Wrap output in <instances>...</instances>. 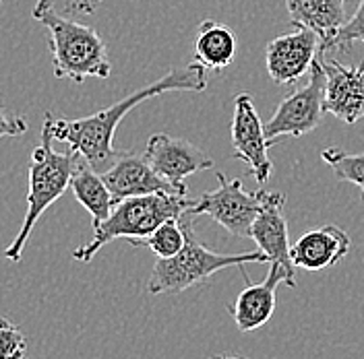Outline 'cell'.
Wrapping results in <instances>:
<instances>
[{
	"label": "cell",
	"mask_w": 364,
	"mask_h": 359,
	"mask_svg": "<svg viewBox=\"0 0 364 359\" xmlns=\"http://www.w3.org/2000/svg\"><path fill=\"white\" fill-rule=\"evenodd\" d=\"M207 70L209 68H205L199 62L172 68L156 83L136 89L135 93L122 97L120 101H116L106 110H100V112L85 116V118H77V120H67V118L54 116L52 112H46L44 124L50 128L54 140L67 143L68 147L85 159L91 167H95L97 172H106L120 155V151L114 147V135H116V128L122 122V118L139 104H143L145 99L158 97L168 91L201 93L209 85Z\"/></svg>",
	"instance_id": "1"
},
{
	"label": "cell",
	"mask_w": 364,
	"mask_h": 359,
	"mask_svg": "<svg viewBox=\"0 0 364 359\" xmlns=\"http://www.w3.org/2000/svg\"><path fill=\"white\" fill-rule=\"evenodd\" d=\"M31 17L48 29V45L56 79L83 83L90 77H110L112 62L108 58V48L93 27L60 15L52 0H38Z\"/></svg>",
	"instance_id": "2"
},
{
	"label": "cell",
	"mask_w": 364,
	"mask_h": 359,
	"mask_svg": "<svg viewBox=\"0 0 364 359\" xmlns=\"http://www.w3.org/2000/svg\"><path fill=\"white\" fill-rule=\"evenodd\" d=\"M193 202L195 201L186 199V194L174 192H154L122 199L114 204L106 221L93 227V238L85 246L77 248L73 252V258L79 263H91L93 256L114 240L124 238L131 242L147 238L161 223L188 213Z\"/></svg>",
	"instance_id": "3"
},
{
	"label": "cell",
	"mask_w": 364,
	"mask_h": 359,
	"mask_svg": "<svg viewBox=\"0 0 364 359\" xmlns=\"http://www.w3.org/2000/svg\"><path fill=\"white\" fill-rule=\"evenodd\" d=\"M52 133L48 126H42V143L33 149L29 159V186H27V211L23 217L21 229L17 231L13 244L4 250V258L11 263L21 260L23 248L27 244L31 231L50 204L58 201L68 188L70 178L81 155L68 149L67 153H58L52 147Z\"/></svg>",
	"instance_id": "4"
},
{
	"label": "cell",
	"mask_w": 364,
	"mask_h": 359,
	"mask_svg": "<svg viewBox=\"0 0 364 359\" xmlns=\"http://www.w3.org/2000/svg\"><path fill=\"white\" fill-rule=\"evenodd\" d=\"M182 227L186 233V244L181 252L172 258H158L154 272L147 281V293H181L193 285L207 281L218 270H226L230 267H245V265H263L269 263L267 254L261 250L242 252V254H218L197 240L193 215H182Z\"/></svg>",
	"instance_id": "5"
},
{
	"label": "cell",
	"mask_w": 364,
	"mask_h": 359,
	"mask_svg": "<svg viewBox=\"0 0 364 359\" xmlns=\"http://www.w3.org/2000/svg\"><path fill=\"white\" fill-rule=\"evenodd\" d=\"M220 186L205 192L201 199L193 202L188 215H209L234 238H250V227L261 213L269 192L259 188L255 192L245 190L240 180H228L224 172H215Z\"/></svg>",
	"instance_id": "6"
},
{
	"label": "cell",
	"mask_w": 364,
	"mask_h": 359,
	"mask_svg": "<svg viewBox=\"0 0 364 359\" xmlns=\"http://www.w3.org/2000/svg\"><path fill=\"white\" fill-rule=\"evenodd\" d=\"M325 87H327V74L317 58L311 68L309 83L302 89H296L292 95H288L277 106L269 122H265L267 138L275 143L282 136L300 138L313 133L325 112Z\"/></svg>",
	"instance_id": "7"
},
{
	"label": "cell",
	"mask_w": 364,
	"mask_h": 359,
	"mask_svg": "<svg viewBox=\"0 0 364 359\" xmlns=\"http://www.w3.org/2000/svg\"><path fill=\"white\" fill-rule=\"evenodd\" d=\"M272 140L265 133V122L255 110L249 93L234 97V120H232V151L234 158L247 163L249 174L257 184H265L272 178L273 163L269 158Z\"/></svg>",
	"instance_id": "8"
},
{
	"label": "cell",
	"mask_w": 364,
	"mask_h": 359,
	"mask_svg": "<svg viewBox=\"0 0 364 359\" xmlns=\"http://www.w3.org/2000/svg\"><path fill=\"white\" fill-rule=\"evenodd\" d=\"M240 270L247 279V287L236 295V299L230 304L228 310L240 333H252L272 320L275 306H277L275 302L277 287L282 283H286L288 287H296V270L294 267H284L279 263H272V270L261 283H250L245 267H240Z\"/></svg>",
	"instance_id": "9"
},
{
	"label": "cell",
	"mask_w": 364,
	"mask_h": 359,
	"mask_svg": "<svg viewBox=\"0 0 364 359\" xmlns=\"http://www.w3.org/2000/svg\"><path fill=\"white\" fill-rule=\"evenodd\" d=\"M321 54V40L309 27H296L292 33L277 35L267 44V72L275 85H294L315 65Z\"/></svg>",
	"instance_id": "10"
},
{
	"label": "cell",
	"mask_w": 364,
	"mask_h": 359,
	"mask_svg": "<svg viewBox=\"0 0 364 359\" xmlns=\"http://www.w3.org/2000/svg\"><path fill=\"white\" fill-rule=\"evenodd\" d=\"M145 158L158 176L168 180L184 194H186L184 180L197 172L213 170V159L197 145H193L186 138H176L161 133L149 136L145 147Z\"/></svg>",
	"instance_id": "11"
},
{
	"label": "cell",
	"mask_w": 364,
	"mask_h": 359,
	"mask_svg": "<svg viewBox=\"0 0 364 359\" xmlns=\"http://www.w3.org/2000/svg\"><path fill=\"white\" fill-rule=\"evenodd\" d=\"M318 60L327 74L325 112L333 114L346 124H356L364 118V62L358 67H346L340 60L327 58L325 52Z\"/></svg>",
	"instance_id": "12"
},
{
	"label": "cell",
	"mask_w": 364,
	"mask_h": 359,
	"mask_svg": "<svg viewBox=\"0 0 364 359\" xmlns=\"http://www.w3.org/2000/svg\"><path fill=\"white\" fill-rule=\"evenodd\" d=\"M102 176H104V182L108 184L116 202L129 199V197L154 194V192L184 194L168 180L156 174V170L149 165L145 153L139 155L135 151H120V155Z\"/></svg>",
	"instance_id": "13"
},
{
	"label": "cell",
	"mask_w": 364,
	"mask_h": 359,
	"mask_svg": "<svg viewBox=\"0 0 364 359\" xmlns=\"http://www.w3.org/2000/svg\"><path fill=\"white\" fill-rule=\"evenodd\" d=\"M352 242L338 225H323L302 233L290 250L296 269L325 270L338 265L350 252Z\"/></svg>",
	"instance_id": "14"
},
{
	"label": "cell",
	"mask_w": 364,
	"mask_h": 359,
	"mask_svg": "<svg viewBox=\"0 0 364 359\" xmlns=\"http://www.w3.org/2000/svg\"><path fill=\"white\" fill-rule=\"evenodd\" d=\"M286 199L282 192H269L261 213L257 215L250 227V238L257 248L267 254L269 263H279L284 267H294L290 256V240H288V221L282 213ZM296 269V267H294Z\"/></svg>",
	"instance_id": "15"
},
{
	"label": "cell",
	"mask_w": 364,
	"mask_h": 359,
	"mask_svg": "<svg viewBox=\"0 0 364 359\" xmlns=\"http://www.w3.org/2000/svg\"><path fill=\"white\" fill-rule=\"evenodd\" d=\"M348 0H286L290 23L294 27H309L321 40V52H329V45L346 23Z\"/></svg>",
	"instance_id": "16"
},
{
	"label": "cell",
	"mask_w": 364,
	"mask_h": 359,
	"mask_svg": "<svg viewBox=\"0 0 364 359\" xmlns=\"http://www.w3.org/2000/svg\"><path fill=\"white\" fill-rule=\"evenodd\" d=\"M70 190H73L75 199L81 202L83 209L91 215L93 227L106 221L108 215L112 213L116 201H114L108 184L104 182V176L95 167H91L83 158L79 159L75 174L70 178Z\"/></svg>",
	"instance_id": "17"
},
{
	"label": "cell",
	"mask_w": 364,
	"mask_h": 359,
	"mask_svg": "<svg viewBox=\"0 0 364 359\" xmlns=\"http://www.w3.org/2000/svg\"><path fill=\"white\" fill-rule=\"evenodd\" d=\"M236 35L218 21L199 23L195 33V62L209 70H224L236 56Z\"/></svg>",
	"instance_id": "18"
},
{
	"label": "cell",
	"mask_w": 364,
	"mask_h": 359,
	"mask_svg": "<svg viewBox=\"0 0 364 359\" xmlns=\"http://www.w3.org/2000/svg\"><path fill=\"white\" fill-rule=\"evenodd\" d=\"M131 244L133 246L149 248L158 258H172V256H176L184 248V244H186V233H184V227H182V217L161 223L147 238L131 240Z\"/></svg>",
	"instance_id": "19"
},
{
	"label": "cell",
	"mask_w": 364,
	"mask_h": 359,
	"mask_svg": "<svg viewBox=\"0 0 364 359\" xmlns=\"http://www.w3.org/2000/svg\"><path fill=\"white\" fill-rule=\"evenodd\" d=\"M321 159L333 170L340 182H350L360 188V199L364 202V153L350 155L340 147H329L321 153Z\"/></svg>",
	"instance_id": "20"
},
{
	"label": "cell",
	"mask_w": 364,
	"mask_h": 359,
	"mask_svg": "<svg viewBox=\"0 0 364 359\" xmlns=\"http://www.w3.org/2000/svg\"><path fill=\"white\" fill-rule=\"evenodd\" d=\"M356 42L364 44V0H360L356 13L352 15V19L343 23L338 31V35L333 38V42L329 45V50H338V52H348Z\"/></svg>",
	"instance_id": "21"
},
{
	"label": "cell",
	"mask_w": 364,
	"mask_h": 359,
	"mask_svg": "<svg viewBox=\"0 0 364 359\" xmlns=\"http://www.w3.org/2000/svg\"><path fill=\"white\" fill-rule=\"evenodd\" d=\"M27 341L21 328L6 318H0V359L25 358Z\"/></svg>",
	"instance_id": "22"
},
{
	"label": "cell",
	"mask_w": 364,
	"mask_h": 359,
	"mask_svg": "<svg viewBox=\"0 0 364 359\" xmlns=\"http://www.w3.org/2000/svg\"><path fill=\"white\" fill-rule=\"evenodd\" d=\"M29 131V124L23 116L11 114L0 99V138L4 136H21Z\"/></svg>",
	"instance_id": "23"
},
{
	"label": "cell",
	"mask_w": 364,
	"mask_h": 359,
	"mask_svg": "<svg viewBox=\"0 0 364 359\" xmlns=\"http://www.w3.org/2000/svg\"><path fill=\"white\" fill-rule=\"evenodd\" d=\"M104 0H67V11L70 15H93Z\"/></svg>",
	"instance_id": "24"
},
{
	"label": "cell",
	"mask_w": 364,
	"mask_h": 359,
	"mask_svg": "<svg viewBox=\"0 0 364 359\" xmlns=\"http://www.w3.org/2000/svg\"><path fill=\"white\" fill-rule=\"evenodd\" d=\"M211 359H245V358H238V355H211Z\"/></svg>",
	"instance_id": "25"
},
{
	"label": "cell",
	"mask_w": 364,
	"mask_h": 359,
	"mask_svg": "<svg viewBox=\"0 0 364 359\" xmlns=\"http://www.w3.org/2000/svg\"><path fill=\"white\" fill-rule=\"evenodd\" d=\"M19 359H25V358H19Z\"/></svg>",
	"instance_id": "26"
},
{
	"label": "cell",
	"mask_w": 364,
	"mask_h": 359,
	"mask_svg": "<svg viewBox=\"0 0 364 359\" xmlns=\"http://www.w3.org/2000/svg\"><path fill=\"white\" fill-rule=\"evenodd\" d=\"M0 2H2V0H0Z\"/></svg>",
	"instance_id": "27"
}]
</instances>
